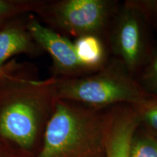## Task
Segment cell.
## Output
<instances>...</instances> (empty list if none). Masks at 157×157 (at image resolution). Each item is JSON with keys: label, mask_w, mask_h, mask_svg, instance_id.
I'll list each match as a JSON object with an SVG mask.
<instances>
[{"label": "cell", "mask_w": 157, "mask_h": 157, "mask_svg": "<svg viewBox=\"0 0 157 157\" xmlns=\"http://www.w3.org/2000/svg\"><path fill=\"white\" fill-rule=\"evenodd\" d=\"M57 101L50 78L31 76L14 60L0 71V146L35 157Z\"/></svg>", "instance_id": "cell-1"}, {"label": "cell", "mask_w": 157, "mask_h": 157, "mask_svg": "<svg viewBox=\"0 0 157 157\" xmlns=\"http://www.w3.org/2000/svg\"><path fill=\"white\" fill-rule=\"evenodd\" d=\"M105 110L57 100L35 157H104Z\"/></svg>", "instance_id": "cell-2"}, {"label": "cell", "mask_w": 157, "mask_h": 157, "mask_svg": "<svg viewBox=\"0 0 157 157\" xmlns=\"http://www.w3.org/2000/svg\"><path fill=\"white\" fill-rule=\"evenodd\" d=\"M50 79L57 100L75 102L97 110L120 104L135 105L149 95L124 65L113 57L94 73Z\"/></svg>", "instance_id": "cell-3"}, {"label": "cell", "mask_w": 157, "mask_h": 157, "mask_svg": "<svg viewBox=\"0 0 157 157\" xmlns=\"http://www.w3.org/2000/svg\"><path fill=\"white\" fill-rule=\"evenodd\" d=\"M120 5L114 0L43 1L36 14L48 27L68 38L93 35L106 43Z\"/></svg>", "instance_id": "cell-4"}, {"label": "cell", "mask_w": 157, "mask_h": 157, "mask_svg": "<svg viewBox=\"0 0 157 157\" xmlns=\"http://www.w3.org/2000/svg\"><path fill=\"white\" fill-rule=\"evenodd\" d=\"M151 25L137 1L120 5L108 34L111 57L124 65L135 78L148 62L154 49Z\"/></svg>", "instance_id": "cell-5"}, {"label": "cell", "mask_w": 157, "mask_h": 157, "mask_svg": "<svg viewBox=\"0 0 157 157\" xmlns=\"http://www.w3.org/2000/svg\"><path fill=\"white\" fill-rule=\"evenodd\" d=\"M26 28L42 50L52 58L53 78H74L90 74L76 56L74 42L69 38L43 25L35 18H29Z\"/></svg>", "instance_id": "cell-6"}, {"label": "cell", "mask_w": 157, "mask_h": 157, "mask_svg": "<svg viewBox=\"0 0 157 157\" xmlns=\"http://www.w3.org/2000/svg\"><path fill=\"white\" fill-rule=\"evenodd\" d=\"M139 126L132 105L120 104L105 109L104 157H130L133 137Z\"/></svg>", "instance_id": "cell-7"}, {"label": "cell", "mask_w": 157, "mask_h": 157, "mask_svg": "<svg viewBox=\"0 0 157 157\" xmlns=\"http://www.w3.org/2000/svg\"><path fill=\"white\" fill-rule=\"evenodd\" d=\"M41 51L27 29L26 23L20 19L0 29V68L12 57L21 54L37 56Z\"/></svg>", "instance_id": "cell-8"}, {"label": "cell", "mask_w": 157, "mask_h": 157, "mask_svg": "<svg viewBox=\"0 0 157 157\" xmlns=\"http://www.w3.org/2000/svg\"><path fill=\"white\" fill-rule=\"evenodd\" d=\"M74 45L78 61L90 74L103 68L111 57L105 41L93 35L78 37Z\"/></svg>", "instance_id": "cell-9"}, {"label": "cell", "mask_w": 157, "mask_h": 157, "mask_svg": "<svg viewBox=\"0 0 157 157\" xmlns=\"http://www.w3.org/2000/svg\"><path fill=\"white\" fill-rule=\"evenodd\" d=\"M43 0H0V29L22 15L36 13Z\"/></svg>", "instance_id": "cell-10"}, {"label": "cell", "mask_w": 157, "mask_h": 157, "mask_svg": "<svg viewBox=\"0 0 157 157\" xmlns=\"http://www.w3.org/2000/svg\"><path fill=\"white\" fill-rule=\"evenodd\" d=\"M130 157H157V135L140 125L133 137Z\"/></svg>", "instance_id": "cell-11"}, {"label": "cell", "mask_w": 157, "mask_h": 157, "mask_svg": "<svg viewBox=\"0 0 157 157\" xmlns=\"http://www.w3.org/2000/svg\"><path fill=\"white\" fill-rule=\"evenodd\" d=\"M132 106L138 117L140 126L157 135V95H148Z\"/></svg>", "instance_id": "cell-12"}, {"label": "cell", "mask_w": 157, "mask_h": 157, "mask_svg": "<svg viewBox=\"0 0 157 157\" xmlns=\"http://www.w3.org/2000/svg\"><path fill=\"white\" fill-rule=\"evenodd\" d=\"M149 95H157V42L148 62L135 78Z\"/></svg>", "instance_id": "cell-13"}, {"label": "cell", "mask_w": 157, "mask_h": 157, "mask_svg": "<svg viewBox=\"0 0 157 157\" xmlns=\"http://www.w3.org/2000/svg\"><path fill=\"white\" fill-rule=\"evenodd\" d=\"M3 148V147H2V146H0V149H1V148Z\"/></svg>", "instance_id": "cell-14"}]
</instances>
